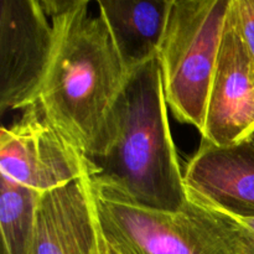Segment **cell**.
Wrapping results in <instances>:
<instances>
[{
    "label": "cell",
    "instance_id": "cell-1",
    "mask_svg": "<svg viewBox=\"0 0 254 254\" xmlns=\"http://www.w3.org/2000/svg\"><path fill=\"white\" fill-rule=\"evenodd\" d=\"M55 30V50L37 103L89 160L104 153L112 109L128 77L101 14L87 0H40Z\"/></svg>",
    "mask_w": 254,
    "mask_h": 254
},
{
    "label": "cell",
    "instance_id": "cell-2",
    "mask_svg": "<svg viewBox=\"0 0 254 254\" xmlns=\"http://www.w3.org/2000/svg\"><path fill=\"white\" fill-rule=\"evenodd\" d=\"M91 161L92 180L136 205L179 211L188 203L158 57L128 73L112 109L106 150Z\"/></svg>",
    "mask_w": 254,
    "mask_h": 254
},
{
    "label": "cell",
    "instance_id": "cell-3",
    "mask_svg": "<svg viewBox=\"0 0 254 254\" xmlns=\"http://www.w3.org/2000/svg\"><path fill=\"white\" fill-rule=\"evenodd\" d=\"M91 185L104 254H245L227 223L191 197L181 210L159 211L92 176Z\"/></svg>",
    "mask_w": 254,
    "mask_h": 254
},
{
    "label": "cell",
    "instance_id": "cell-4",
    "mask_svg": "<svg viewBox=\"0 0 254 254\" xmlns=\"http://www.w3.org/2000/svg\"><path fill=\"white\" fill-rule=\"evenodd\" d=\"M231 0H173L158 54L174 117L202 130Z\"/></svg>",
    "mask_w": 254,
    "mask_h": 254
},
{
    "label": "cell",
    "instance_id": "cell-5",
    "mask_svg": "<svg viewBox=\"0 0 254 254\" xmlns=\"http://www.w3.org/2000/svg\"><path fill=\"white\" fill-rule=\"evenodd\" d=\"M93 166L51 123L37 102L0 130V176L40 193L71 183Z\"/></svg>",
    "mask_w": 254,
    "mask_h": 254
},
{
    "label": "cell",
    "instance_id": "cell-6",
    "mask_svg": "<svg viewBox=\"0 0 254 254\" xmlns=\"http://www.w3.org/2000/svg\"><path fill=\"white\" fill-rule=\"evenodd\" d=\"M55 50L52 22L37 0H0V109L39 98Z\"/></svg>",
    "mask_w": 254,
    "mask_h": 254
},
{
    "label": "cell",
    "instance_id": "cell-7",
    "mask_svg": "<svg viewBox=\"0 0 254 254\" xmlns=\"http://www.w3.org/2000/svg\"><path fill=\"white\" fill-rule=\"evenodd\" d=\"M253 130L254 64L228 10L201 134L215 145L228 146Z\"/></svg>",
    "mask_w": 254,
    "mask_h": 254
},
{
    "label": "cell",
    "instance_id": "cell-8",
    "mask_svg": "<svg viewBox=\"0 0 254 254\" xmlns=\"http://www.w3.org/2000/svg\"><path fill=\"white\" fill-rule=\"evenodd\" d=\"M93 171L94 165L81 178L41 193L29 254H103L92 195Z\"/></svg>",
    "mask_w": 254,
    "mask_h": 254
},
{
    "label": "cell",
    "instance_id": "cell-9",
    "mask_svg": "<svg viewBox=\"0 0 254 254\" xmlns=\"http://www.w3.org/2000/svg\"><path fill=\"white\" fill-rule=\"evenodd\" d=\"M189 197L236 215H254V148L247 140L228 146L202 138L184 173Z\"/></svg>",
    "mask_w": 254,
    "mask_h": 254
},
{
    "label": "cell",
    "instance_id": "cell-10",
    "mask_svg": "<svg viewBox=\"0 0 254 254\" xmlns=\"http://www.w3.org/2000/svg\"><path fill=\"white\" fill-rule=\"evenodd\" d=\"M173 0H98L116 49L129 72L158 57Z\"/></svg>",
    "mask_w": 254,
    "mask_h": 254
},
{
    "label": "cell",
    "instance_id": "cell-11",
    "mask_svg": "<svg viewBox=\"0 0 254 254\" xmlns=\"http://www.w3.org/2000/svg\"><path fill=\"white\" fill-rule=\"evenodd\" d=\"M41 193L0 176L2 254H29Z\"/></svg>",
    "mask_w": 254,
    "mask_h": 254
},
{
    "label": "cell",
    "instance_id": "cell-12",
    "mask_svg": "<svg viewBox=\"0 0 254 254\" xmlns=\"http://www.w3.org/2000/svg\"><path fill=\"white\" fill-rule=\"evenodd\" d=\"M230 14L254 64V0H231Z\"/></svg>",
    "mask_w": 254,
    "mask_h": 254
},
{
    "label": "cell",
    "instance_id": "cell-13",
    "mask_svg": "<svg viewBox=\"0 0 254 254\" xmlns=\"http://www.w3.org/2000/svg\"><path fill=\"white\" fill-rule=\"evenodd\" d=\"M207 207L215 211L227 223L228 227L236 233L245 254H254V215H236V213L227 212V211L211 207V206H207Z\"/></svg>",
    "mask_w": 254,
    "mask_h": 254
},
{
    "label": "cell",
    "instance_id": "cell-14",
    "mask_svg": "<svg viewBox=\"0 0 254 254\" xmlns=\"http://www.w3.org/2000/svg\"><path fill=\"white\" fill-rule=\"evenodd\" d=\"M246 140H247V141H248V143H250V144H251V145H252V146H253V148H254V130L252 131V133H251V134H250V135H248V138H247V139H246Z\"/></svg>",
    "mask_w": 254,
    "mask_h": 254
},
{
    "label": "cell",
    "instance_id": "cell-15",
    "mask_svg": "<svg viewBox=\"0 0 254 254\" xmlns=\"http://www.w3.org/2000/svg\"><path fill=\"white\" fill-rule=\"evenodd\" d=\"M103 254H104V250H103Z\"/></svg>",
    "mask_w": 254,
    "mask_h": 254
}]
</instances>
